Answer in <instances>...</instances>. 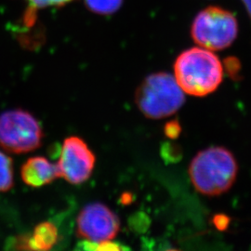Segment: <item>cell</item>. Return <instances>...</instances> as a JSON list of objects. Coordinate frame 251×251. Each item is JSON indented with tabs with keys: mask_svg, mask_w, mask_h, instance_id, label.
<instances>
[{
	"mask_svg": "<svg viewBox=\"0 0 251 251\" xmlns=\"http://www.w3.org/2000/svg\"><path fill=\"white\" fill-rule=\"evenodd\" d=\"M174 77L184 93L204 97L214 92L223 82L224 67L211 50L192 48L177 58Z\"/></svg>",
	"mask_w": 251,
	"mask_h": 251,
	"instance_id": "6da1fadb",
	"label": "cell"
},
{
	"mask_svg": "<svg viewBox=\"0 0 251 251\" xmlns=\"http://www.w3.org/2000/svg\"><path fill=\"white\" fill-rule=\"evenodd\" d=\"M238 165L232 152L221 146L198 152L189 166V176L199 193L216 197L232 188L237 178Z\"/></svg>",
	"mask_w": 251,
	"mask_h": 251,
	"instance_id": "7a4b0ae2",
	"label": "cell"
},
{
	"mask_svg": "<svg viewBox=\"0 0 251 251\" xmlns=\"http://www.w3.org/2000/svg\"><path fill=\"white\" fill-rule=\"evenodd\" d=\"M185 101L184 92L173 75L155 73L148 75L138 87L135 102L144 116L162 119L175 114Z\"/></svg>",
	"mask_w": 251,
	"mask_h": 251,
	"instance_id": "3957f363",
	"label": "cell"
},
{
	"mask_svg": "<svg viewBox=\"0 0 251 251\" xmlns=\"http://www.w3.org/2000/svg\"><path fill=\"white\" fill-rule=\"evenodd\" d=\"M238 34V24L233 13L220 7H208L195 19L191 35L198 45L209 50L230 47Z\"/></svg>",
	"mask_w": 251,
	"mask_h": 251,
	"instance_id": "277c9868",
	"label": "cell"
},
{
	"mask_svg": "<svg viewBox=\"0 0 251 251\" xmlns=\"http://www.w3.org/2000/svg\"><path fill=\"white\" fill-rule=\"evenodd\" d=\"M43 130L36 117L22 109L0 115V146L6 152L25 153L42 144Z\"/></svg>",
	"mask_w": 251,
	"mask_h": 251,
	"instance_id": "5b68a950",
	"label": "cell"
},
{
	"mask_svg": "<svg viewBox=\"0 0 251 251\" xmlns=\"http://www.w3.org/2000/svg\"><path fill=\"white\" fill-rule=\"evenodd\" d=\"M119 230L120 221L117 214L99 202L84 206L76 220L77 236L85 241H110L117 236Z\"/></svg>",
	"mask_w": 251,
	"mask_h": 251,
	"instance_id": "8992f818",
	"label": "cell"
},
{
	"mask_svg": "<svg viewBox=\"0 0 251 251\" xmlns=\"http://www.w3.org/2000/svg\"><path fill=\"white\" fill-rule=\"evenodd\" d=\"M96 158L88 144L77 136L64 140L59 161L61 178L72 184H80L90 179Z\"/></svg>",
	"mask_w": 251,
	"mask_h": 251,
	"instance_id": "52a82bcc",
	"label": "cell"
},
{
	"mask_svg": "<svg viewBox=\"0 0 251 251\" xmlns=\"http://www.w3.org/2000/svg\"><path fill=\"white\" fill-rule=\"evenodd\" d=\"M21 178L28 186L38 188L61 178V176L57 163H51L43 156H34L23 164Z\"/></svg>",
	"mask_w": 251,
	"mask_h": 251,
	"instance_id": "ba28073f",
	"label": "cell"
},
{
	"mask_svg": "<svg viewBox=\"0 0 251 251\" xmlns=\"http://www.w3.org/2000/svg\"><path fill=\"white\" fill-rule=\"evenodd\" d=\"M57 239L58 230L56 226L50 222L41 223L36 226L31 235H28V250H50L57 242Z\"/></svg>",
	"mask_w": 251,
	"mask_h": 251,
	"instance_id": "9c48e42d",
	"label": "cell"
},
{
	"mask_svg": "<svg viewBox=\"0 0 251 251\" xmlns=\"http://www.w3.org/2000/svg\"><path fill=\"white\" fill-rule=\"evenodd\" d=\"M14 183L13 162L11 157L0 151V193L8 192Z\"/></svg>",
	"mask_w": 251,
	"mask_h": 251,
	"instance_id": "30bf717a",
	"label": "cell"
},
{
	"mask_svg": "<svg viewBox=\"0 0 251 251\" xmlns=\"http://www.w3.org/2000/svg\"><path fill=\"white\" fill-rule=\"evenodd\" d=\"M90 10L100 14L115 12L121 6L122 0H85Z\"/></svg>",
	"mask_w": 251,
	"mask_h": 251,
	"instance_id": "8fae6325",
	"label": "cell"
},
{
	"mask_svg": "<svg viewBox=\"0 0 251 251\" xmlns=\"http://www.w3.org/2000/svg\"><path fill=\"white\" fill-rule=\"evenodd\" d=\"M29 4L37 9H42L47 7H54V6H63L72 0H27Z\"/></svg>",
	"mask_w": 251,
	"mask_h": 251,
	"instance_id": "7c38bea8",
	"label": "cell"
},
{
	"mask_svg": "<svg viewBox=\"0 0 251 251\" xmlns=\"http://www.w3.org/2000/svg\"><path fill=\"white\" fill-rule=\"evenodd\" d=\"M180 131H181L180 124L177 120H171L170 122H168L164 127L165 135L171 140L177 139L180 134Z\"/></svg>",
	"mask_w": 251,
	"mask_h": 251,
	"instance_id": "4fadbf2b",
	"label": "cell"
},
{
	"mask_svg": "<svg viewBox=\"0 0 251 251\" xmlns=\"http://www.w3.org/2000/svg\"><path fill=\"white\" fill-rule=\"evenodd\" d=\"M242 1L243 3L245 4L247 10H248V12H249V14H250L251 18V0H242Z\"/></svg>",
	"mask_w": 251,
	"mask_h": 251,
	"instance_id": "5bb4252c",
	"label": "cell"
}]
</instances>
